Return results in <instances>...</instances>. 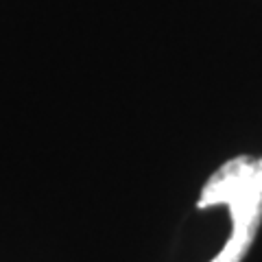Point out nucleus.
Listing matches in <instances>:
<instances>
[{"instance_id":"1","label":"nucleus","mask_w":262,"mask_h":262,"mask_svg":"<svg viewBox=\"0 0 262 262\" xmlns=\"http://www.w3.org/2000/svg\"><path fill=\"white\" fill-rule=\"evenodd\" d=\"M225 206L232 232L210 262H243L262 223V158L238 155L214 170L201 188L196 208Z\"/></svg>"}]
</instances>
